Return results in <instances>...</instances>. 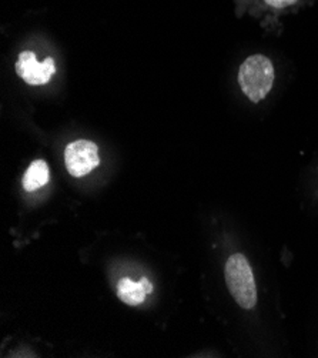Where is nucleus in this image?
<instances>
[{"instance_id": "obj_2", "label": "nucleus", "mask_w": 318, "mask_h": 358, "mask_svg": "<svg viewBox=\"0 0 318 358\" xmlns=\"http://www.w3.org/2000/svg\"><path fill=\"white\" fill-rule=\"evenodd\" d=\"M227 287L244 310H252L257 304V287L253 275V270L243 255H233L229 257L224 268Z\"/></svg>"}, {"instance_id": "obj_1", "label": "nucleus", "mask_w": 318, "mask_h": 358, "mask_svg": "<svg viewBox=\"0 0 318 358\" xmlns=\"http://www.w3.org/2000/svg\"><path fill=\"white\" fill-rule=\"evenodd\" d=\"M238 83L243 93L252 101H261L274 83V67L268 57L254 55L245 59L238 70Z\"/></svg>"}, {"instance_id": "obj_4", "label": "nucleus", "mask_w": 318, "mask_h": 358, "mask_svg": "<svg viewBox=\"0 0 318 358\" xmlns=\"http://www.w3.org/2000/svg\"><path fill=\"white\" fill-rule=\"evenodd\" d=\"M56 66L52 57H48L43 63L36 60V55L33 52L20 53L16 62V73L29 85L41 86L46 85L55 75Z\"/></svg>"}, {"instance_id": "obj_6", "label": "nucleus", "mask_w": 318, "mask_h": 358, "mask_svg": "<svg viewBox=\"0 0 318 358\" xmlns=\"http://www.w3.org/2000/svg\"><path fill=\"white\" fill-rule=\"evenodd\" d=\"M147 293L143 282L133 281L129 277L120 278L117 284V297L127 306H138L145 301Z\"/></svg>"}, {"instance_id": "obj_5", "label": "nucleus", "mask_w": 318, "mask_h": 358, "mask_svg": "<svg viewBox=\"0 0 318 358\" xmlns=\"http://www.w3.org/2000/svg\"><path fill=\"white\" fill-rule=\"evenodd\" d=\"M50 178L49 167L45 160H36L31 162L29 169L26 170L23 176V187L27 192H34L45 185H48Z\"/></svg>"}, {"instance_id": "obj_8", "label": "nucleus", "mask_w": 318, "mask_h": 358, "mask_svg": "<svg viewBox=\"0 0 318 358\" xmlns=\"http://www.w3.org/2000/svg\"><path fill=\"white\" fill-rule=\"evenodd\" d=\"M140 281L143 282V287H145L146 293H147V294H150V293L153 292V285H152V282H150L146 277H141V278H140Z\"/></svg>"}, {"instance_id": "obj_7", "label": "nucleus", "mask_w": 318, "mask_h": 358, "mask_svg": "<svg viewBox=\"0 0 318 358\" xmlns=\"http://www.w3.org/2000/svg\"><path fill=\"white\" fill-rule=\"evenodd\" d=\"M267 2H268L270 5H274V6H277V8H281V6L293 5V3L297 2V0H267Z\"/></svg>"}, {"instance_id": "obj_3", "label": "nucleus", "mask_w": 318, "mask_h": 358, "mask_svg": "<svg viewBox=\"0 0 318 358\" xmlns=\"http://www.w3.org/2000/svg\"><path fill=\"white\" fill-rule=\"evenodd\" d=\"M64 162L70 174L73 177H83L100 164L99 149L93 141L76 140L66 148Z\"/></svg>"}]
</instances>
